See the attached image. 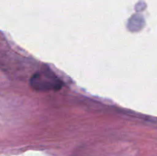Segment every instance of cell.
<instances>
[{"label": "cell", "mask_w": 157, "mask_h": 156, "mask_svg": "<svg viewBox=\"0 0 157 156\" xmlns=\"http://www.w3.org/2000/svg\"><path fill=\"white\" fill-rule=\"evenodd\" d=\"M30 85L35 91H58L62 88L64 83L54 72L44 70L32 75L30 79Z\"/></svg>", "instance_id": "1"}]
</instances>
